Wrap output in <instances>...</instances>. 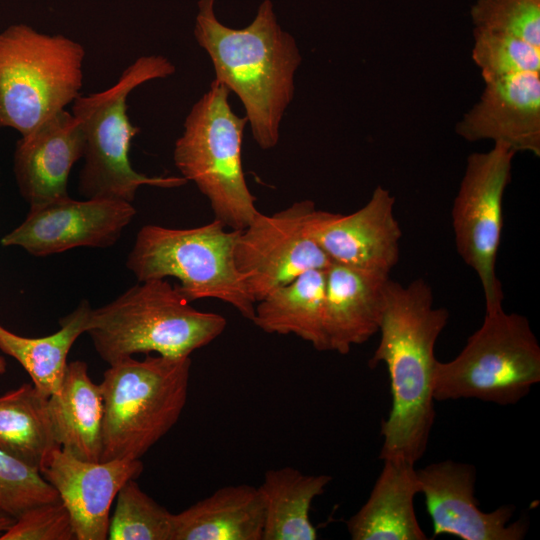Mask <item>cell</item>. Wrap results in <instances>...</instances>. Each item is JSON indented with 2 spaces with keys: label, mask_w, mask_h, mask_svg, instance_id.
<instances>
[{
  "label": "cell",
  "mask_w": 540,
  "mask_h": 540,
  "mask_svg": "<svg viewBox=\"0 0 540 540\" xmlns=\"http://www.w3.org/2000/svg\"><path fill=\"white\" fill-rule=\"evenodd\" d=\"M92 308L83 300L60 319V328L44 337L18 335L0 323V350L13 357L31 377L35 388L49 398L61 385L67 357L75 341L86 333Z\"/></svg>",
  "instance_id": "obj_24"
},
{
  "label": "cell",
  "mask_w": 540,
  "mask_h": 540,
  "mask_svg": "<svg viewBox=\"0 0 540 540\" xmlns=\"http://www.w3.org/2000/svg\"><path fill=\"white\" fill-rule=\"evenodd\" d=\"M83 153L82 129L65 109L21 136L13 169L22 197L30 206H36L68 196L71 169Z\"/></svg>",
  "instance_id": "obj_17"
},
{
  "label": "cell",
  "mask_w": 540,
  "mask_h": 540,
  "mask_svg": "<svg viewBox=\"0 0 540 540\" xmlns=\"http://www.w3.org/2000/svg\"><path fill=\"white\" fill-rule=\"evenodd\" d=\"M473 36L472 58L484 82L509 73L540 72V48L513 36L479 28H474Z\"/></svg>",
  "instance_id": "obj_27"
},
{
  "label": "cell",
  "mask_w": 540,
  "mask_h": 540,
  "mask_svg": "<svg viewBox=\"0 0 540 540\" xmlns=\"http://www.w3.org/2000/svg\"><path fill=\"white\" fill-rule=\"evenodd\" d=\"M325 273L328 351L347 354L378 333L389 274L334 262Z\"/></svg>",
  "instance_id": "obj_18"
},
{
  "label": "cell",
  "mask_w": 540,
  "mask_h": 540,
  "mask_svg": "<svg viewBox=\"0 0 540 540\" xmlns=\"http://www.w3.org/2000/svg\"><path fill=\"white\" fill-rule=\"evenodd\" d=\"M449 311L434 306L431 286L418 278L407 286L388 279L379 325L380 341L369 366L387 367L392 405L382 421L381 460L416 463L423 457L435 420L433 375L436 341Z\"/></svg>",
  "instance_id": "obj_1"
},
{
  "label": "cell",
  "mask_w": 540,
  "mask_h": 540,
  "mask_svg": "<svg viewBox=\"0 0 540 540\" xmlns=\"http://www.w3.org/2000/svg\"><path fill=\"white\" fill-rule=\"evenodd\" d=\"M57 491L41 473L0 450V509L15 519L28 509L59 501Z\"/></svg>",
  "instance_id": "obj_29"
},
{
  "label": "cell",
  "mask_w": 540,
  "mask_h": 540,
  "mask_svg": "<svg viewBox=\"0 0 540 540\" xmlns=\"http://www.w3.org/2000/svg\"><path fill=\"white\" fill-rule=\"evenodd\" d=\"M516 152L495 142L487 152L472 153L452 207L457 252L477 274L486 311L502 306L496 261L503 229V197Z\"/></svg>",
  "instance_id": "obj_10"
},
{
  "label": "cell",
  "mask_w": 540,
  "mask_h": 540,
  "mask_svg": "<svg viewBox=\"0 0 540 540\" xmlns=\"http://www.w3.org/2000/svg\"><path fill=\"white\" fill-rule=\"evenodd\" d=\"M166 279L139 281L92 309L86 333L108 365L135 354L190 357L226 328L217 313L194 308Z\"/></svg>",
  "instance_id": "obj_3"
},
{
  "label": "cell",
  "mask_w": 540,
  "mask_h": 540,
  "mask_svg": "<svg viewBox=\"0 0 540 540\" xmlns=\"http://www.w3.org/2000/svg\"><path fill=\"white\" fill-rule=\"evenodd\" d=\"M47 401L33 383H24L0 396V450L39 472L59 447Z\"/></svg>",
  "instance_id": "obj_25"
},
{
  "label": "cell",
  "mask_w": 540,
  "mask_h": 540,
  "mask_svg": "<svg viewBox=\"0 0 540 540\" xmlns=\"http://www.w3.org/2000/svg\"><path fill=\"white\" fill-rule=\"evenodd\" d=\"M258 487L229 485L173 514L172 540H263Z\"/></svg>",
  "instance_id": "obj_21"
},
{
  "label": "cell",
  "mask_w": 540,
  "mask_h": 540,
  "mask_svg": "<svg viewBox=\"0 0 540 540\" xmlns=\"http://www.w3.org/2000/svg\"><path fill=\"white\" fill-rule=\"evenodd\" d=\"M331 480L328 475H307L290 466L266 471L258 487L264 509L263 540L317 539L310 509Z\"/></svg>",
  "instance_id": "obj_23"
},
{
  "label": "cell",
  "mask_w": 540,
  "mask_h": 540,
  "mask_svg": "<svg viewBox=\"0 0 540 540\" xmlns=\"http://www.w3.org/2000/svg\"><path fill=\"white\" fill-rule=\"evenodd\" d=\"M135 480H128L117 493L108 539L172 540L173 513L147 495Z\"/></svg>",
  "instance_id": "obj_26"
},
{
  "label": "cell",
  "mask_w": 540,
  "mask_h": 540,
  "mask_svg": "<svg viewBox=\"0 0 540 540\" xmlns=\"http://www.w3.org/2000/svg\"><path fill=\"white\" fill-rule=\"evenodd\" d=\"M142 471L140 459L91 462L60 447L52 451L40 469L68 510L76 540L108 539L111 505L121 487Z\"/></svg>",
  "instance_id": "obj_15"
},
{
  "label": "cell",
  "mask_w": 540,
  "mask_h": 540,
  "mask_svg": "<svg viewBox=\"0 0 540 540\" xmlns=\"http://www.w3.org/2000/svg\"><path fill=\"white\" fill-rule=\"evenodd\" d=\"M326 269L309 270L255 304L252 322L269 334H293L328 351L324 326Z\"/></svg>",
  "instance_id": "obj_22"
},
{
  "label": "cell",
  "mask_w": 540,
  "mask_h": 540,
  "mask_svg": "<svg viewBox=\"0 0 540 540\" xmlns=\"http://www.w3.org/2000/svg\"><path fill=\"white\" fill-rule=\"evenodd\" d=\"M394 206L395 197L379 185L350 214L317 209L310 234L331 262L389 274L399 261L402 237Z\"/></svg>",
  "instance_id": "obj_14"
},
{
  "label": "cell",
  "mask_w": 540,
  "mask_h": 540,
  "mask_svg": "<svg viewBox=\"0 0 540 540\" xmlns=\"http://www.w3.org/2000/svg\"><path fill=\"white\" fill-rule=\"evenodd\" d=\"M419 493L425 498L433 536L449 534L463 540H522L528 520L510 523L513 505L491 512L478 507L475 498L476 470L471 464L445 460L416 469Z\"/></svg>",
  "instance_id": "obj_13"
},
{
  "label": "cell",
  "mask_w": 540,
  "mask_h": 540,
  "mask_svg": "<svg viewBox=\"0 0 540 540\" xmlns=\"http://www.w3.org/2000/svg\"><path fill=\"white\" fill-rule=\"evenodd\" d=\"M0 540H76L71 517L59 501L34 506L17 517Z\"/></svg>",
  "instance_id": "obj_30"
},
{
  "label": "cell",
  "mask_w": 540,
  "mask_h": 540,
  "mask_svg": "<svg viewBox=\"0 0 540 540\" xmlns=\"http://www.w3.org/2000/svg\"><path fill=\"white\" fill-rule=\"evenodd\" d=\"M190 357L146 354L109 365L99 384L104 402L100 461L141 459L177 423L185 407Z\"/></svg>",
  "instance_id": "obj_5"
},
{
  "label": "cell",
  "mask_w": 540,
  "mask_h": 540,
  "mask_svg": "<svg viewBox=\"0 0 540 540\" xmlns=\"http://www.w3.org/2000/svg\"><path fill=\"white\" fill-rule=\"evenodd\" d=\"M55 441L76 458L99 462L102 453L104 402L84 361L67 364L58 390L47 401Z\"/></svg>",
  "instance_id": "obj_20"
},
{
  "label": "cell",
  "mask_w": 540,
  "mask_h": 540,
  "mask_svg": "<svg viewBox=\"0 0 540 540\" xmlns=\"http://www.w3.org/2000/svg\"><path fill=\"white\" fill-rule=\"evenodd\" d=\"M132 203L110 198L74 200L68 196L30 206L24 221L1 239L5 247H21L36 257L78 247L114 245L132 222Z\"/></svg>",
  "instance_id": "obj_12"
},
{
  "label": "cell",
  "mask_w": 540,
  "mask_h": 540,
  "mask_svg": "<svg viewBox=\"0 0 540 540\" xmlns=\"http://www.w3.org/2000/svg\"><path fill=\"white\" fill-rule=\"evenodd\" d=\"M539 382L540 346L529 321L501 306L486 311L481 327L453 360H437L433 397L513 405Z\"/></svg>",
  "instance_id": "obj_9"
},
{
  "label": "cell",
  "mask_w": 540,
  "mask_h": 540,
  "mask_svg": "<svg viewBox=\"0 0 540 540\" xmlns=\"http://www.w3.org/2000/svg\"><path fill=\"white\" fill-rule=\"evenodd\" d=\"M175 66L162 55L136 59L109 88L79 95L72 115L84 136V165L79 175V193L84 198H110L132 203L143 185L177 188L182 176H147L135 171L129 161L132 139L140 129L127 115L129 94L143 83L174 74Z\"/></svg>",
  "instance_id": "obj_4"
},
{
  "label": "cell",
  "mask_w": 540,
  "mask_h": 540,
  "mask_svg": "<svg viewBox=\"0 0 540 540\" xmlns=\"http://www.w3.org/2000/svg\"><path fill=\"white\" fill-rule=\"evenodd\" d=\"M83 46L26 24L0 32V128L26 136L80 95Z\"/></svg>",
  "instance_id": "obj_8"
},
{
  "label": "cell",
  "mask_w": 540,
  "mask_h": 540,
  "mask_svg": "<svg viewBox=\"0 0 540 540\" xmlns=\"http://www.w3.org/2000/svg\"><path fill=\"white\" fill-rule=\"evenodd\" d=\"M7 363L3 356L0 355V375L6 372Z\"/></svg>",
  "instance_id": "obj_32"
},
{
  "label": "cell",
  "mask_w": 540,
  "mask_h": 540,
  "mask_svg": "<svg viewBox=\"0 0 540 540\" xmlns=\"http://www.w3.org/2000/svg\"><path fill=\"white\" fill-rule=\"evenodd\" d=\"M316 210L311 200L297 201L271 215L258 212L239 231L235 264L255 302L309 270L330 265L310 234Z\"/></svg>",
  "instance_id": "obj_11"
},
{
  "label": "cell",
  "mask_w": 540,
  "mask_h": 540,
  "mask_svg": "<svg viewBox=\"0 0 540 540\" xmlns=\"http://www.w3.org/2000/svg\"><path fill=\"white\" fill-rule=\"evenodd\" d=\"M229 92L224 84L212 81L185 119L173 160L181 176L209 200L215 219L229 229L242 230L259 210L242 167L248 121L233 112Z\"/></svg>",
  "instance_id": "obj_7"
},
{
  "label": "cell",
  "mask_w": 540,
  "mask_h": 540,
  "mask_svg": "<svg viewBox=\"0 0 540 540\" xmlns=\"http://www.w3.org/2000/svg\"><path fill=\"white\" fill-rule=\"evenodd\" d=\"M226 228L215 218L187 229L145 225L136 235L126 266L138 281L176 278V288L189 302L217 299L252 320L256 302L234 259L240 230Z\"/></svg>",
  "instance_id": "obj_6"
},
{
  "label": "cell",
  "mask_w": 540,
  "mask_h": 540,
  "mask_svg": "<svg viewBox=\"0 0 540 540\" xmlns=\"http://www.w3.org/2000/svg\"><path fill=\"white\" fill-rule=\"evenodd\" d=\"M214 4L198 1L194 37L211 59L215 80L241 100L257 145L272 149L295 94V73L302 61L298 46L279 25L271 0H264L252 22L240 29L221 23Z\"/></svg>",
  "instance_id": "obj_2"
},
{
  "label": "cell",
  "mask_w": 540,
  "mask_h": 540,
  "mask_svg": "<svg viewBox=\"0 0 540 540\" xmlns=\"http://www.w3.org/2000/svg\"><path fill=\"white\" fill-rule=\"evenodd\" d=\"M471 18L475 28L513 36L540 48V0H477Z\"/></svg>",
  "instance_id": "obj_28"
},
{
  "label": "cell",
  "mask_w": 540,
  "mask_h": 540,
  "mask_svg": "<svg viewBox=\"0 0 540 540\" xmlns=\"http://www.w3.org/2000/svg\"><path fill=\"white\" fill-rule=\"evenodd\" d=\"M15 521L10 514L0 509V535L3 534Z\"/></svg>",
  "instance_id": "obj_31"
},
{
  "label": "cell",
  "mask_w": 540,
  "mask_h": 540,
  "mask_svg": "<svg viewBox=\"0 0 540 540\" xmlns=\"http://www.w3.org/2000/svg\"><path fill=\"white\" fill-rule=\"evenodd\" d=\"M382 471L364 505L346 521L353 540H426L415 509L419 493L415 464L383 460Z\"/></svg>",
  "instance_id": "obj_19"
},
{
  "label": "cell",
  "mask_w": 540,
  "mask_h": 540,
  "mask_svg": "<svg viewBox=\"0 0 540 540\" xmlns=\"http://www.w3.org/2000/svg\"><path fill=\"white\" fill-rule=\"evenodd\" d=\"M469 142L493 140L540 156V72L521 71L485 82L479 100L456 124Z\"/></svg>",
  "instance_id": "obj_16"
}]
</instances>
